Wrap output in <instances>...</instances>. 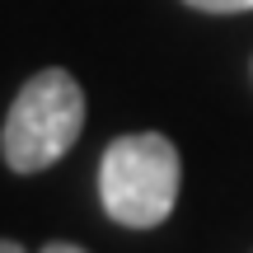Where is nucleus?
<instances>
[{
    "instance_id": "f257e3e1",
    "label": "nucleus",
    "mask_w": 253,
    "mask_h": 253,
    "mask_svg": "<svg viewBox=\"0 0 253 253\" xmlns=\"http://www.w3.org/2000/svg\"><path fill=\"white\" fill-rule=\"evenodd\" d=\"M178 178L183 164L169 136L160 131H136L118 136L99 160V197L118 225L150 230L169 220L173 202H178Z\"/></svg>"
},
{
    "instance_id": "39448f33",
    "label": "nucleus",
    "mask_w": 253,
    "mask_h": 253,
    "mask_svg": "<svg viewBox=\"0 0 253 253\" xmlns=\"http://www.w3.org/2000/svg\"><path fill=\"white\" fill-rule=\"evenodd\" d=\"M0 253H28V249H19L14 239H0Z\"/></svg>"
},
{
    "instance_id": "7ed1b4c3",
    "label": "nucleus",
    "mask_w": 253,
    "mask_h": 253,
    "mask_svg": "<svg viewBox=\"0 0 253 253\" xmlns=\"http://www.w3.org/2000/svg\"><path fill=\"white\" fill-rule=\"evenodd\" d=\"M192 9H207V14H244L253 9V0H188Z\"/></svg>"
},
{
    "instance_id": "f03ea898",
    "label": "nucleus",
    "mask_w": 253,
    "mask_h": 253,
    "mask_svg": "<svg viewBox=\"0 0 253 253\" xmlns=\"http://www.w3.org/2000/svg\"><path fill=\"white\" fill-rule=\"evenodd\" d=\"M80 126H84V89L75 84V75L47 66L9 103L0 155L14 173H42L75 145Z\"/></svg>"
},
{
    "instance_id": "20e7f679",
    "label": "nucleus",
    "mask_w": 253,
    "mask_h": 253,
    "mask_svg": "<svg viewBox=\"0 0 253 253\" xmlns=\"http://www.w3.org/2000/svg\"><path fill=\"white\" fill-rule=\"evenodd\" d=\"M42 253H84V249H75V244H47Z\"/></svg>"
}]
</instances>
